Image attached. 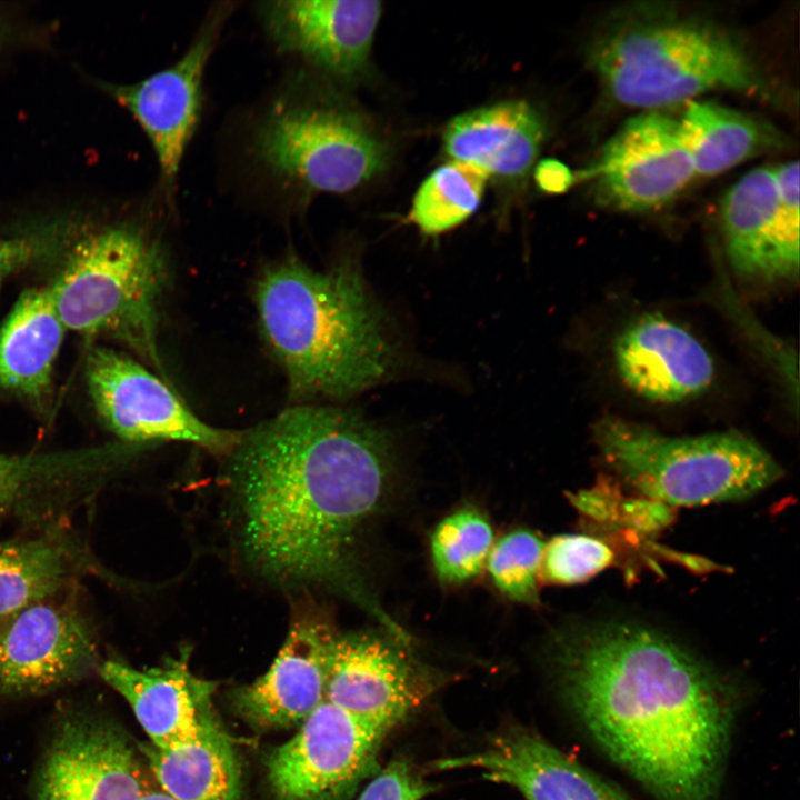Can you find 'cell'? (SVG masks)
I'll use <instances>...</instances> for the list:
<instances>
[{
	"mask_svg": "<svg viewBox=\"0 0 800 800\" xmlns=\"http://www.w3.org/2000/svg\"><path fill=\"white\" fill-rule=\"evenodd\" d=\"M230 454L250 562L280 582L333 587L388 634L407 639L353 559L356 534L391 477L384 431L339 408L300 404L242 432Z\"/></svg>",
	"mask_w": 800,
	"mask_h": 800,
	"instance_id": "6da1fadb",
	"label": "cell"
},
{
	"mask_svg": "<svg viewBox=\"0 0 800 800\" xmlns=\"http://www.w3.org/2000/svg\"><path fill=\"white\" fill-rule=\"evenodd\" d=\"M551 662L587 734L656 800H718L740 703L727 676L629 622L566 632Z\"/></svg>",
	"mask_w": 800,
	"mask_h": 800,
	"instance_id": "7a4b0ae2",
	"label": "cell"
},
{
	"mask_svg": "<svg viewBox=\"0 0 800 800\" xmlns=\"http://www.w3.org/2000/svg\"><path fill=\"white\" fill-rule=\"evenodd\" d=\"M254 300L293 396L344 399L391 373L394 347L356 263L317 271L286 256L262 271Z\"/></svg>",
	"mask_w": 800,
	"mask_h": 800,
	"instance_id": "3957f363",
	"label": "cell"
},
{
	"mask_svg": "<svg viewBox=\"0 0 800 800\" xmlns=\"http://www.w3.org/2000/svg\"><path fill=\"white\" fill-rule=\"evenodd\" d=\"M331 84L301 69L262 100L244 128L241 159L249 177L286 209L356 190L387 164L384 143Z\"/></svg>",
	"mask_w": 800,
	"mask_h": 800,
	"instance_id": "277c9868",
	"label": "cell"
},
{
	"mask_svg": "<svg viewBox=\"0 0 800 800\" xmlns=\"http://www.w3.org/2000/svg\"><path fill=\"white\" fill-rule=\"evenodd\" d=\"M589 62L608 94L628 107L658 110L713 89L773 97L737 36L712 21L661 9L612 19L591 43Z\"/></svg>",
	"mask_w": 800,
	"mask_h": 800,
	"instance_id": "5b68a950",
	"label": "cell"
},
{
	"mask_svg": "<svg viewBox=\"0 0 800 800\" xmlns=\"http://www.w3.org/2000/svg\"><path fill=\"white\" fill-rule=\"evenodd\" d=\"M167 276L159 239L120 222L73 238L48 289L67 330L113 339L160 370L156 333Z\"/></svg>",
	"mask_w": 800,
	"mask_h": 800,
	"instance_id": "8992f818",
	"label": "cell"
},
{
	"mask_svg": "<svg viewBox=\"0 0 800 800\" xmlns=\"http://www.w3.org/2000/svg\"><path fill=\"white\" fill-rule=\"evenodd\" d=\"M593 436L607 464L661 504L747 498L781 476L771 454L739 431L671 437L634 421L604 417Z\"/></svg>",
	"mask_w": 800,
	"mask_h": 800,
	"instance_id": "52a82bcc",
	"label": "cell"
},
{
	"mask_svg": "<svg viewBox=\"0 0 800 800\" xmlns=\"http://www.w3.org/2000/svg\"><path fill=\"white\" fill-rule=\"evenodd\" d=\"M84 376L98 417L126 443L182 441L230 454L242 437L203 422L167 381L114 349L91 348Z\"/></svg>",
	"mask_w": 800,
	"mask_h": 800,
	"instance_id": "ba28073f",
	"label": "cell"
},
{
	"mask_svg": "<svg viewBox=\"0 0 800 800\" xmlns=\"http://www.w3.org/2000/svg\"><path fill=\"white\" fill-rule=\"evenodd\" d=\"M233 3L209 10L191 43L173 63L133 83L102 82L148 138L169 208L176 204L178 179L203 108V79Z\"/></svg>",
	"mask_w": 800,
	"mask_h": 800,
	"instance_id": "9c48e42d",
	"label": "cell"
},
{
	"mask_svg": "<svg viewBox=\"0 0 800 800\" xmlns=\"http://www.w3.org/2000/svg\"><path fill=\"white\" fill-rule=\"evenodd\" d=\"M388 733L323 700L298 732L269 756V782L282 800H344L377 773Z\"/></svg>",
	"mask_w": 800,
	"mask_h": 800,
	"instance_id": "30bf717a",
	"label": "cell"
},
{
	"mask_svg": "<svg viewBox=\"0 0 800 800\" xmlns=\"http://www.w3.org/2000/svg\"><path fill=\"white\" fill-rule=\"evenodd\" d=\"M799 162L760 167L723 196L726 252L742 278L771 282L799 271Z\"/></svg>",
	"mask_w": 800,
	"mask_h": 800,
	"instance_id": "8fae6325",
	"label": "cell"
},
{
	"mask_svg": "<svg viewBox=\"0 0 800 800\" xmlns=\"http://www.w3.org/2000/svg\"><path fill=\"white\" fill-rule=\"evenodd\" d=\"M578 177L591 182L600 206L646 212L671 202L696 172L678 119L647 110L628 119Z\"/></svg>",
	"mask_w": 800,
	"mask_h": 800,
	"instance_id": "7c38bea8",
	"label": "cell"
},
{
	"mask_svg": "<svg viewBox=\"0 0 800 800\" xmlns=\"http://www.w3.org/2000/svg\"><path fill=\"white\" fill-rule=\"evenodd\" d=\"M438 684V677L411 656L409 646L389 634L348 633L333 639L324 701L390 732Z\"/></svg>",
	"mask_w": 800,
	"mask_h": 800,
	"instance_id": "4fadbf2b",
	"label": "cell"
},
{
	"mask_svg": "<svg viewBox=\"0 0 800 800\" xmlns=\"http://www.w3.org/2000/svg\"><path fill=\"white\" fill-rule=\"evenodd\" d=\"M256 10L276 51L302 69L332 84L353 82L366 71L380 1L272 0Z\"/></svg>",
	"mask_w": 800,
	"mask_h": 800,
	"instance_id": "5bb4252c",
	"label": "cell"
},
{
	"mask_svg": "<svg viewBox=\"0 0 800 800\" xmlns=\"http://www.w3.org/2000/svg\"><path fill=\"white\" fill-rule=\"evenodd\" d=\"M97 659L90 623L70 600L56 596L0 620V698L53 690Z\"/></svg>",
	"mask_w": 800,
	"mask_h": 800,
	"instance_id": "9a60e30c",
	"label": "cell"
},
{
	"mask_svg": "<svg viewBox=\"0 0 800 800\" xmlns=\"http://www.w3.org/2000/svg\"><path fill=\"white\" fill-rule=\"evenodd\" d=\"M149 791L124 734L106 720L74 714L56 730L34 800H140Z\"/></svg>",
	"mask_w": 800,
	"mask_h": 800,
	"instance_id": "2e32d148",
	"label": "cell"
},
{
	"mask_svg": "<svg viewBox=\"0 0 800 800\" xmlns=\"http://www.w3.org/2000/svg\"><path fill=\"white\" fill-rule=\"evenodd\" d=\"M434 770L473 769L508 784L526 800H633L533 731L513 727L470 753L430 764Z\"/></svg>",
	"mask_w": 800,
	"mask_h": 800,
	"instance_id": "e0dca14e",
	"label": "cell"
},
{
	"mask_svg": "<svg viewBox=\"0 0 800 800\" xmlns=\"http://www.w3.org/2000/svg\"><path fill=\"white\" fill-rule=\"evenodd\" d=\"M616 369L638 396L656 402H680L709 388L714 366L688 330L659 313L643 314L617 336Z\"/></svg>",
	"mask_w": 800,
	"mask_h": 800,
	"instance_id": "ac0fdd59",
	"label": "cell"
},
{
	"mask_svg": "<svg viewBox=\"0 0 800 800\" xmlns=\"http://www.w3.org/2000/svg\"><path fill=\"white\" fill-rule=\"evenodd\" d=\"M334 637L319 613L300 614L269 670L238 693L241 713L262 727L302 722L324 700Z\"/></svg>",
	"mask_w": 800,
	"mask_h": 800,
	"instance_id": "d6986e66",
	"label": "cell"
},
{
	"mask_svg": "<svg viewBox=\"0 0 800 800\" xmlns=\"http://www.w3.org/2000/svg\"><path fill=\"white\" fill-rule=\"evenodd\" d=\"M187 658L184 653L162 668L144 671L117 660L98 666L102 679L128 701L157 748L192 739L207 709L212 686L192 676Z\"/></svg>",
	"mask_w": 800,
	"mask_h": 800,
	"instance_id": "ffe728a7",
	"label": "cell"
},
{
	"mask_svg": "<svg viewBox=\"0 0 800 800\" xmlns=\"http://www.w3.org/2000/svg\"><path fill=\"white\" fill-rule=\"evenodd\" d=\"M544 136L538 112L524 101H504L463 113L446 127L443 143L456 161L487 176L517 178L532 166Z\"/></svg>",
	"mask_w": 800,
	"mask_h": 800,
	"instance_id": "44dd1931",
	"label": "cell"
},
{
	"mask_svg": "<svg viewBox=\"0 0 800 800\" xmlns=\"http://www.w3.org/2000/svg\"><path fill=\"white\" fill-rule=\"evenodd\" d=\"M66 331L48 287L24 290L0 326V390L42 404Z\"/></svg>",
	"mask_w": 800,
	"mask_h": 800,
	"instance_id": "7402d4cb",
	"label": "cell"
},
{
	"mask_svg": "<svg viewBox=\"0 0 800 800\" xmlns=\"http://www.w3.org/2000/svg\"><path fill=\"white\" fill-rule=\"evenodd\" d=\"M142 750L161 791L173 800H239L234 749L208 708L192 739L168 748L143 746Z\"/></svg>",
	"mask_w": 800,
	"mask_h": 800,
	"instance_id": "603a6c76",
	"label": "cell"
},
{
	"mask_svg": "<svg viewBox=\"0 0 800 800\" xmlns=\"http://www.w3.org/2000/svg\"><path fill=\"white\" fill-rule=\"evenodd\" d=\"M678 122L696 176H716L782 142L772 126L712 101H689Z\"/></svg>",
	"mask_w": 800,
	"mask_h": 800,
	"instance_id": "cb8c5ba5",
	"label": "cell"
},
{
	"mask_svg": "<svg viewBox=\"0 0 800 800\" xmlns=\"http://www.w3.org/2000/svg\"><path fill=\"white\" fill-rule=\"evenodd\" d=\"M79 569V550L63 539L0 542V620L58 596Z\"/></svg>",
	"mask_w": 800,
	"mask_h": 800,
	"instance_id": "d4e9b609",
	"label": "cell"
},
{
	"mask_svg": "<svg viewBox=\"0 0 800 800\" xmlns=\"http://www.w3.org/2000/svg\"><path fill=\"white\" fill-rule=\"evenodd\" d=\"M487 177L480 169L456 160L437 168L418 189L409 221L426 236L456 228L477 210Z\"/></svg>",
	"mask_w": 800,
	"mask_h": 800,
	"instance_id": "484cf974",
	"label": "cell"
},
{
	"mask_svg": "<svg viewBox=\"0 0 800 800\" xmlns=\"http://www.w3.org/2000/svg\"><path fill=\"white\" fill-rule=\"evenodd\" d=\"M493 531L483 513L461 508L443 518L430 538L436 574L443 583H461L477 577L487 563Z\"/></svg>",
	"mask_w": 800,
	"mask_h": 800,
	"instance_id": "4316f807",
	"label": "cell"
},
{
	"mask_svg": "<svg viewBox=\"0 0 800 800\" xmlns=\"http://www.w3.org/2000/svg\"><path fill=\"white\" fill-rule=\"evenodd\" d=\"M543 548L540 537L528 529L510 531L493 542L486 564L496 587L513 601L537 604Z\"/></svg>",
	"mask_w": 800,
	"mask_h": 800,
	"instance_id": "83f0119b",
	"label": "cell"
},
{
	"mask_svg": "<svg viewBox=\"0 0 800 800\" xmlns=\"http://www.w3.org/2000/svg\"><path fill=\"white\" fill-rule=\"evenodd\" d=\"M613 559L602 541L584 534H560L544 544L540 578L554 584H574L593 577Z\"/></svg>",
	"mask_w": 800,
	"mask_h": 800,
	"instance_id": "f1b7e54d",
	"label": "cell"
},
{
	"mask_svg": "<svg viewBox=\"0 0 800 800\" xmlns=\"http://www.w3.org/2000/svg\"><path fill=\"white\" fill-rule=\"evenodd\" d=\"M72 230L71 222L57 220L0 238V291L11 276L64 251L74 238Z\"/></svg>",
	"mask_w": 800,
	"mask_h": 800,
	"instance_id": "f546056e",
	"label": "cell"
},
{
	"mask_svg": "<svg viewBox=\"0 0 800 800\" xmlns=\"http://www.w3.org/2000/svg\"><path fill=\"white\" fill-rule=\"evenodd\" d=\"M436 790L408 760L397 758L374 774L357 800H421Z\"/></svg>",
	"mask_w": 800,
	"mask_h": 800,
	"instance_id": "4dcf8cb0",
	"label": "cell"
},
{
	"mask_svg": "<svg viewBox=\"0 0 800 800\" xmlns=\"http://www.w3.org/2000/svg\"><path fill=\"white\" fill-rule=\"evenodd\" d=\"M24 483V466L16 454L0 453V509L18 500Z\"/></svg>",
	"mask_w": 800,
	"mask_h": 800,
	"instance_id": "1f68e13d",
	"label": "cell"
},
{
	"mask_svg": "<svg viewBox=\"0 0 800 800\" xmlns=\"http://www.w3.org/2000/svg\"><path fill=\"white\" fill-rule=\"evenodd\" d=\"M534 180L538 187L547 193H562L574 181L572 171L559 160L544 159L534 170Z\"/></svg>",
	"mask_w": 800,
	"mask_h": 800,
	"instance_id": "d6a6232c",
	"label": "cell"
},
{
	"mask_svg": "<svg viewBox=\"0 0 800 800\" xmlns=\"http://www.w3.org/2000/svg\"><path fill=\"white\" fill-rule=\"evenodd\" d=\"M140 800H173L161 790H150Z\"/></svg>",
	"mask_w": 800,
	"mask_h": 800,
	"instance_id": "836d02e7",
	"label": "cell"
}]
</instances>
